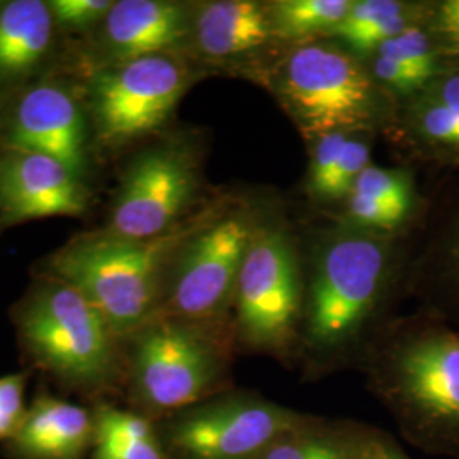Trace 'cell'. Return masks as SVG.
Masks as SVG:
<instances>
[{
    "label": "cell",
    "mask_w": 459,
    "mask_h": 459,
    "mask_svg": "<svg viewBox=\"0 0 459 459\" xmlns=\"http://www.w3.org/2000/svg\"><path fill=\"white\" fill-rule=\"evenodd\" d=\"M426 267L432 282L459 305V197L427 252Z\"/></svg>",
    "instance_id": "obj_21"
},
{
    "label": "cell",
    "mask_w": 459,
    "mask_h": 459,
    "mask_svg": "<svg viewBox=\"0 0 459 459\" xmlns=\"http://www.w3.org/2000/svg\"><path fill=\"white\" fill-rule=\"evenodd\" d=\"M354 0H276L267 2L278 43L298 47L328 38L347 16Z\"/></svg>",
    "instance_id": "obj_20"
},
{
    "label": "cell",
    "mask_w": 459,
    "mask_h": 459,
    "mask_svg": "<svg viewBox=\"0 0 459 459\" xmlns=\"http://www.w3.org/2000/svg\"><path fill=\"white\" fill-rule=\"evenodd\" d=\"M199 186V159L187 143L147 148L125 169L102 230L133 240L159 237L195 213Z\"/></svg>",
    "instance_id": "obj_9"
},
{
    "label": "cell",
    "mask_w": 459,
    "mask_h": 459,
    "mask_svg": "<svg viewBox=\"0 0 459 459\" xmlns=\"http://www.w3.org/2000/svg\"><path fill=\"white\" fill-rule=\"evenodd\" d=\"M371 164V143L361 134L351 133L345 142L335 176L328 186L325 204L345 201L362 170Z\"/></svg>",
    "instance_id": "obj_25"
},
{
    "label": "cell",
    "mask_w": 459,
    "mask_h": 459,
    "mask_svg": "<svg viewBox=\"0 0 459 459\" xmlns=\"http://www.w3.org/2000/svg\"><path fill=\"white\" fill-rule=\"evenodd\" d=\"M349 134L351 133H328L310 142L312 152H310V165H308V176H307L305 187H307V195L315 203L325 204L328 186L335 176L341 153Z\"/></svg>",
    "instance_id": "obj_23"
},
{
    "label": "cell",
    "mask_w": 459,
    "mask_h": 459,
    "mask_svg": "<svg viewBox=\"0 0 459 459\" xmlns=\"http://www.w3.org/2000/svg\"><path fill=\"white\" fill-rule=\"evenodd\" d=\"M214 204H206L153 238H121L104 230L81 235L49 255L47 276L82 293L117 339L132 337L159 316L172 263Z\"/></svg>",
    "instance_id": "obj_1"
},
{
    "label": "cell",
    "mask_w": 459,
    "mask_h": 459,
    "mask_svg": "<svg viewBox=\"0 0 459 459\" xmlns=\"http://www.w3.org/2000/svg\"><path fill=\"white\" fill-rule=\"evenodd\" d=\"M265 79L308 142L328 133L368 132L383 119L388 125L394 113V100L366 62L332 39L290 47Z\"/></svg>",
    "instance_id": "obj_2"
},
{
    "label": "cell",
    "mask_w": 459,
    "mask_h": 459,
    "mask_svg": "<svg viewBox=\"0 0 459 459\" xmlns=\"http://www.w3.org/2000/svg\"><path fill=\"white\" fill-rule=\"evenodd\" d=\"M56 26L43 0L0 2V85L26 82L53 48Z\"/></svg>",
    "instance_id": "obj_18"
},
{
    "label": "cell",
    "mask_w": 459,
    "mask_h": 459,
    "mask_svg": "<svg viewBox=\"0 0 459 459\" xmlns=\"http://www.w3.org/2000/svg\"><path fill=\"white\" fill-rule=\"evenodd\" d=\"M392 388L427 424L459 429V332L441 325L419 328L396 345Z\"/></svg>",
    "instance_id": "obj_11"
},
{
    "label": "cell",
    "mask_w": 459,
    "mask_h": 459,
    "mask_svg": "<svg viewBox=\"0 0 459 459\" xmlns=\"http://www.w3.org/2000/svg\"><path fill=\"white\" fill-rule=\"evenodd\" d=\"M89 204L85 182L65 165L31 152L0 155V225L51 216H81Z\"/></svg>",
    "instance_id": "obj_14"
},
{
    "label": "cell",
    "mask_w": 459,
    "mask_h": 459,
    "mask_svg": "<svg viewBox=\"0 0 459 459\" xmlns=\"http://www.w3.org/2000/svg\"><path fill=\"white\" fill-rule=\"evenodd\" d=\"M422 5L424 2L405 0H354L344 21L328 34V39L344 45L351 38L375 30L383 22L419 13Z\"/></svg>",
    "instance_id": "obj_22"
},
{
    "label": "cell",
    "mask_w": 459,
    "mask_h": 459,
    "mask_svg": "<svg viewBox=\"0 0 459 459\" xmlns=\"http://www.w3.org/2000/svg\"><path fill=\"white\" fill-rule=\"evenodd\" d=\"M278 43L267 2L212 0L195 4L189 51L201 62L233 64Z\"/></svg>",
    "instance_id": "obj_16"
},
{
    "label": "cell",
    "mask_w": 459,
    "mask_h": 459,
    "mask_svg": "<svg viewBox=\"0 0 459 459\" xmlns=\"http://www.w3.org/2000/svg\"><path fill=\"white\" fill-rule=\"evenodd\" d=\"M92 459H164L162 446L150 420L136 411L99 405Z\"/></svg>",
    "instance_id": "obj_19"
},
{
    "label": "cell",
    "mask_w": 459,
    "mask_h": 459,
    "mask_svg": "<svg viewBox=\"0 0 459 459\" xmlns=\"http://www.w3.org/2000/svg\"><path fill=\"white\" fill-rule=\"evenodd\" d=\"M295 242L274 221H261L247 252L233 305L247 344L278 351L295 335L303 305Z\"/></svg>",
    "instance_id": "obj_8"
},
{
    "label": "cell",
    "mask_w": 459,
    "mask_h": 459,
    "mask_svg": "<svg viewBox=\"0 0 459 459\" xmlns=\"http://www.w3.org/2000/svg\"><path fill=\"white\" fill-rule=\"evenodd\" d=\"M298 415L265 402L225 400L187 409L169 429L186 459H255L295 432Z\"/></svg>",
    "instance_id": "obj_10"
},
{
    "label": "cell",
    "mask_w": 459,
    "mask_h": 459,
    "mask_svg": "<svg viewBox=\"0 0 459 459\" xmlns=\"http://www.w3.org/2000/svg\"><path fill=\"white\" fill-rule=\"evenodd\" d=\"M56 31L92 33L111 11L115 0H49Z\"/></svg>",
    "instance_id": "obj_24"
},
{
    "label": "cell",
    "mask_w": 459,
    "mask_h": 459,
    "mask_svg": "<svg viewBox=\"0 0 459 459\" xmlns=\"http://www.w3.org/2000/svg\"><path fill=\"white\" fill-rule=\"evenodd\" d=\"M4 148L49 157L83 181L89 172L87 111L65 85L34 83L17 98L5 125Z\"/></svg>",
    "instance_id": "obj_12"
},
{
    "label": "cell",
    "mask_w": 459,
    "mask_h": 459,
    "mask_svg": "<svg viewBox=\"0 0 459 459\" xmlns=\"http://www.w3.org/2000/svg\"><path fill=\"white\" fill-rule=\"evenodd\" d=\"M392 265V237L347 225L325 237L307 291V339L313 349L332 351L359 333Z\"/></svg>",
    "instance_id": "obj_4"
},
{
    "label": "cell",
    "mask_w": 459,
    "mask_h": 459,
    "mask_svg": "<svg viewBox=\"0 0 459 459\" xmlns=\"http://www.w3.org/2000/svg\"><path fill=\"white\" fill-rule=\"evenodd\" d=\"M94 437L92 411L43 394L28 407L5 451L11 459H83Z\"/></svg>",
    "instance_id": "obj_17"
},
{
    "label": "cell",
    "mask_w": 459,
    "mask_h": 459,
    "mask_svg": "<svg viewBox=\"0 0 459 459\" xmlns=\"http://www.w3.org/2000/svg\"><path fill=\"white\" fill-rule=\"evenodd\" d=\"M201 72L184 55L92 68L85 111L99 145L121 148L164 128Z\"/></svg>",
    "instance_id": "obj_6"
},
{
    "label": "cell",
    "mask_w": 459,
    "mask_h": 459,
    "mask_svg": "<svg viewBox=\"0 0 459 459\" xmlns=\"http://www.w3.org/2000/svg\"><path fill=\"white\" fill-rule=\"evenodd\" d=\"M13 315L22 349L51 377L91 394L115 381L119 339L102 313L70 284L45 276Z\"/></svg>",
    "instance_id": "obj_3"
},
{
    "label": "cell",
    "mask_w": 459,
    "mask_h": 459,
    "mask_svg": "<svg viewBox=\"0 0 459 459\" xmlns=\"http://www.w3.org/2000/svg\"><path fill=\"white\" fill-rule=\"evenodd\" d=\"M26 373H14L0 377V441L7 443L16 434L26 415Z\"/></svg>",
    "instance_id": "obj_28"
},
{
    "label": "cell",
    "mask_w": 459,
    "mask_h": 459,
    "mask_svg": "<svg viewBox=\"0 0 459 459\" xmlns=\"http://www.w3.org/2000/svg\"><path fill=\"white\" fill-rule=\"evenodd\" d=\"M424 26L453 70L459 68V0L427 2Z\"/></svg>",
    "instance_id": "obj_26"
},
{
    "label": "cell",
    "mask_w": 459,
    "mask_h": 459,
    "mask_svg": "<svg viewBox=\"0 0 459 459\" xmlns=\"http://www.w3.org/2000/svg\"><path fill=\"white\" fill-rule=\"evenodd\" d=\"M218 377L220 354L204 325L155 316L132 335V392L147 411H187Z\"/></svg>",
    "instance_id": "obj_7"
},
{
    "label": "cell",
    "mask_w": 459,
    "mask_h": 459,
    "mask_svg": "<svg viewBox=\"0 0 459 459\" xmlns=\"http://www.w3.org/2000/svg\"><path fill=\"white\" fill-rule=\"evenodd\" d=\"M364 459H403V456H400L394 447L377 443L369 446V449L364 453Z\"/></svg>",
    "instance_id": "obj_29"
},
{
    "label": "cell",
    "mask_w": 459,
    "mask_h": 459,
    "mask_svg": "<svg viewBox=\"0 0 459 459\" xmlns=\"http://www.w3.org/2000/svg\"><path fill=\"white\" fill-rule=\"evenodd\" d=\"M261 221L247 201H218L176 255L159 316L206 327L225 312Z\"/></svg>",
    "instance_id": "obj_5"
},
{
    "label": "cell",
    "mask_w": 459,
    "mask_h": 459,
    "mask_svg": "<svg viewBox=\"0 0 459 459\" xmlns=\"http://www.w3.org/2000/svg\"><path fill=\"white\" fill-rule=\"evenodd\" d=\"M255 459H347L342 446L328 437H284Z\"/></svg>",
    "instance_id": "obj_27"
},
{
    "label": "cell",
    "mask_w": 459,
    "mask_h": 459,
    "mask_svg": "<svg viewBox=\"0 0 459 459\" xmlns=\"http://www.w3.org/2000/svg\"><path fill=\"white\" fill-rule=\"evenodd\" d=\"M386 126L413 160L459 170V68L398 102Z\"/></svg>",
    "instance_id": "obj_15"
},
{
    "label": "cell",
    "mask_w": 459,
    "mask_h": 459,
    "mask_svg": "<svg viewBox=\"0 0 459 459\" xmlns=\"http://www.w3.org/2000/svg\"><path fill=\"white\" fill-rule=\"evenodd\" d=\"M193 13L195 4L174 0H116L94 31V68L184 55L191 45Z\"/></svg>",
    "instance_id": "obj_13"
}]
</instances>
